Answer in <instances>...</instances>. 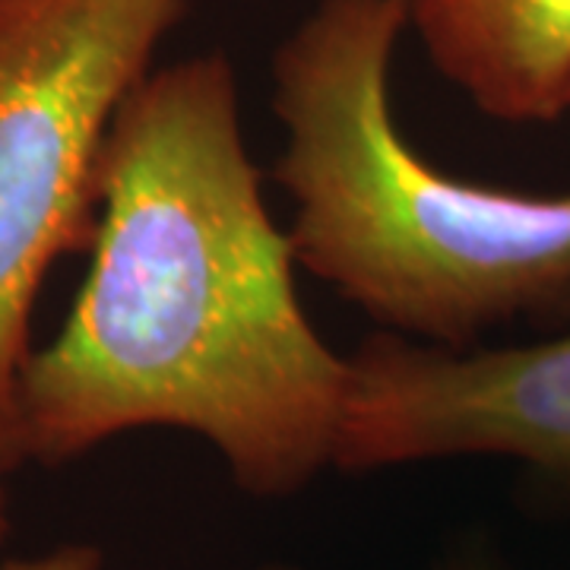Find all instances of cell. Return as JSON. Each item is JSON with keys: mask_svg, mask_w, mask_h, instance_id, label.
<instances>
[{"mask_svg": "<svg viewBox=\"0 0 570 570\" xmlns=\"http://www.w3.org/2000/svg\"><path fill=\"white\" fill-rule=\"evenodd\" d=\"M194 0H0V479L29 463L20 374L39 288L92 247L124 99Z\"/></svg>", "mask_w": 570, "mask_h": 570, "instance_id": "obj_3", "label": "cell"}, {"mask_svg": "<svg viewBox=\"0 0 570 570\" xmlns=\"http://www.w3.org/2000/svg\"><path fill=\"white\" fill-rule=\"evenodd\" d=\"M0 570H105L102 551L96 546H61V549L32 554V558H13L3 561Z\"/></svg>", "mask_w": 570, "mask_h": 570, "instance_id": "obj_6", "label": "cell"}, {"mask_svg": "<svg viewBox=\"0 0 570 570\" xmlns=\"http://www.w3.org/2000/svg\"><path fill=\"white\" fill-rule=\"evenodd\" d=\"M434 70L482 115L554 124L570 111V0H403Z\"/></svg>", "mask_w": 570, "mask_h": 570, "instance_id": "obj_5", "label": "cell"}, {"mask_svg": "<svg viewBox=\"0 0 570 570\" xmlns=\"http://www.w3.org/2000/svg\"><path fill=\"white\" fill-rule=\"evenodd\" d=\"M403 0H317L279 41L273 181L298 266L384 333L479 346L517 321L570 317V194L450 178L396 127L390 70Z\"/></svg>", "mask_w": 570, "mask_h": 570, "instance_id": "obj_2", "label": "cell"}, {"mask_svg": "<svg viewBox=\"0 0 570 570\" xmlns=\"http://www.w3.org/2000/svg\"><path fill=\"white\" fill-rule=\"evenodd\" d=\"M7 532H10V510H7V489L0 479V542L7 539Z\"/></svg>", "mask_w": 570, "mask_h": 570, "instance_id": "obj_7", "label": "cell"}, {"mask_svg": "<svg viewBox=\"0 0 570 570\" xmlns=\"http://www.w3.org/2000/svg\"><path fill=\"white\" fill-rule=\"evenodd\" d=\"M448 570H491L489 564H482V561H456V564H450Z\"/></svg>", "mask_w": 570, "mask_h": 570, "instance_id": "obj_8", "label": "cell"}, {"mask_svg": "<svg viewBox=\"0 0 570 570\" xmlns=\"http://www.w3.org/2000/svg\"><path fill=\"white\" fill-rule=\"evenodd\" d=\"M89 250L61 333L22 365L29 460L175 428L250 498H292L333 469L352 367L298 302L223 51L153 67L124 99Z\"/></svg>", "mask_w": 570, "mask_h": 570, "instance_id": "obj_1", "label": "cell"}, {"mask_svg": "<svg viewBox=\"0 0 570 570\" xmlns=\"http://www.w3.org/2000/svg\"><path fill=\"white\" fill-rule=\"evenodd\" d=\"M264 570H298V568H264Z\"/></svg>", "mask_w": 570, "mask_h": 570, "instance_id": "obj_9", "label": "cell"}, {"mask_svg": "<svg viewBox=\"0 0 570 570\" xmlns=\"http://www.w3.org/2000/svg\"><path fill=\"white\" fill-rule=\"evenodd\" d=\"M348 367L333 469L508 456L570 489V333L530 346L441 348L381 330Z\"/></svg>", "mask_w": 570, "mask_h": 570, "instance_id": "obj_4", "label": "cell"}]
</instances>
